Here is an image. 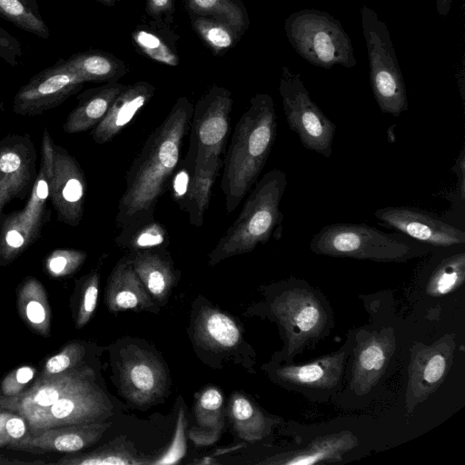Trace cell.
Returning <instances> with one entry per match:
<instances>
[{
    "instance_id": "1",
    "label": "cell",
    "mask_w": 465,
    "mask_h": 465,
    "mask_svg": "<svg viewBox=\"0 0 465 465\" xmlns=\"http://www.w3.org/2000/svg\"><path fill=\"white\" fill-rule=\"evenodd\" d=\"M193 110V105L186 96L179 97L145 140L125 176V189L115 217L120 231L154 219L156 204L179 164Z\"/></svg>"
},
{
    "instance_id": "2",
    "label": "cell",
    "mask_w": 465,
    "mask_h": 465,
    "mask_svg": "<svg viewBox=\"0 0 465 465\" xmlns=\"http://www.w3.org/2000/svg\"><path fill=\"white\" fill-rule=\"evenodd\" d=\"M232 103L230 90L213 85L193 105L188 151L182 161L191 173V181L181 208L196 227L203 225L213 184L223 163Z\"/></svg>"
},
{
    "instance_id": "3",
    "label": "cell",
    "mask_w": 465,
    "mask_h": 465,
    "mask_svg": "<svg viewBox=\"0 0 465 465\" xmlns=\"http://www.w3.org/2000/svg\"><path fill=\"white\" fill-rule=\"evenodd\" d=\"M277 135V114L268 94H257L238 120L223 158L221 189L228 213L256 183Z\"/></svg>"
},
{
    "instance_id": "4",
    "label": "cell",
    "mask_w": 465,
    "mask_h": 465,
    "mask_svg": "<svg viewBox=\"0 0 465 465\" xmlns=\"http://www.w3.org/2000/svg\"><path fill=\"white\" fill-rule=\"evenodd\" d=\"M286 185V174L279 169L267 172L256 182L238 216L211 252V265L252 252L270 240L283 219L280 203Z\"/></svg>"
},
{
    "instance_id": "5",
    "label": "cell",
    "mask_w": 465,
    "mask_h": 465,
    "mask_svg": "<svg viewBox=\"0 0 465 465\" xmlns=\"http://www.w3.org/2000/svg\"><path fill=\"white\" fill-rule=\"evenodd\" d=\"M310 249L316 254L331 257L401 262L424 256L435 247L364 223H337L314 234Z\"/></svg>"
},
{
    "instance_id": "6",
    "label": "cell",
    "mask_w": 465,
    "mask_h": 465,
    "mask_svg": "<svg viewBox=\"0 0 465 465\" xmlns=\"http://www.w3.org/2000/svg\"><path fill=\"white\" fill-rule=\"evenodd\" d=\"M286 37L295 52L312 65L330 69L357 64L349 35L341 22L327 12L302 9L284 21Z\"/></svg>"
},
{
    "instance_id": "7",
    "label": "cell",
    "mask_w": 465,
    "mask_h": 465,
    "mask_svg": "<svg viewBox=\"0 0 465 465\" xmlns=\"http://www.w3.org/2000/svg\"><path fill=\"white\" fill-rule=\"evenodd\" d=\"M54 140L44 129L40 164L36 181L23 209L4 215L0 221V264L16 259L41 236L49 221V178L52 170Z\"/></svg>"
},
{
    "instance_id": "8",
    "label": "cell",
    "mask_w": 465,
    "mask_h": 465,
    "mask_svg": "<svg viewBox=\"0 0 465 465\" xmlns=\"http://www.w3.org/2000/svg\"><path fill=\"white\" fill-rule=\"evenodd\" d=\"M360 13L375 101L381 112L398 117L408 110L409 103L389 29L371 7L362 5Z\"/></svg>"
},
{
    "instance_id": "9",
    "label": "cell",
    "mask_w": 465,
    "mask_h": 465,
    "mask_svg": "<svg viewBox=\"0 0 465 465\" xmlns=\"http://www.w3.org/2000/svg\"><path fill=\"white\" fill-rule=\"evenodd\" d=\"M279 93L289 128L307 150L329 158L336 125L312 99L300 74L282 66Z\"/></svg>"
},
{
    "instance_id": "10",
    "label": "cell",
    "mask_w": 465,
    "mask_h": 465,
    "mask_svg": "<svg viewBox=\"0 0 465 465\" xmlns=\"http://www.w3.org/2000/svg\"><path fill=\"white\" fill-rule=\"evenodd\" d=\"M272 312L284 330L289 354L299 352L326 328L324 308L305 287L293 286L282 292L272 302Z\"/></svg>"
},
{
    "instance_id": "11",
    "label": "cell",
    "mask_w": 465,
    "mask_h": 465,
    "mask_svg": "<svg viewBox=\"0 0 465 465\" xmlns=\"http://www.w3.org/2000/svg\"><path fill=\"white\" fill-rule=\"evenodd\" d=\"M85 82L60 59L35 74L14 97L12 110L23 116H35L62 104Z\"/></svg>"
},
{
    "instance_id": "12",
    "label": "cell",
    "mask_w": 465,
    "mask_h": 465,
    "mask_svg": "<svg viewBox=\"0 0 465 465\" xmlns=\"http://www.w3.org/2000/svg\"><path fill=\"white\" fill-rule=\"evenodd\" d=\"M112 415V404L95 384L74 391L51 406L22 416L30 430L102 422Z\"/></svg>"
},
{
    "instance_id": "13",
    "label": "cell",
    "mask_w": 465,
    "mask_h": 465,
    "mask_svg": "<svg viewBox=\"0 0 465 465\" xmlns=\"http://www.w3.org/2000/svg\"><path fill=\"white\" fill-rule=\"evenodd\" d=\"M36 150L31 135L8 134L0 141V221L13 200H25L36 181Z\"/></svg>"
},
{
    "instance_id": "14",
    "label": "cell",
    "mask_w": 465,
    "mask_h": 465,
    "mask_svg": "<svg viewBox=\"0 0 465 465\" xmlns=\"http://www.w3.org/2000/svg\"><path fill=\"white\" fill-rule=\"evenodd\" d=\"M86 195V179L78 161L63 146L54 144L49 200L57 219L72 227L80 224Z\"/></svg>"
},
{
    "instance_id": "15",
    "label": "cell",
    "mask_w": 465,
    "mask_h": 465,
    "mask_svg": "<svg viewBox=\"0 0 465 465\" xmlns=\"http://www.w3.org/2000/svg\"><path fill=\"white\" fill-rule=\"evenodd\" d=\"M374 215L389 228L435 248H448L465 242L462 230L416 207H382Z\"/></svg>"
},
{
    "instance_id": "16",
    "label": "cell",
    "mask_w": 465,
    "mask_h": 465,
    "mask_svg": "<svg viewBox=\"0 0 465 465\" xmlns=\"http://www.w3.org/2000/svg\"><path fill=\"white\" fill-rule=\"evenodd\" d=\"M166 372L148 351L130 345L122 351L119 381L123 394L138 406L158 400L165 391Z\"/></svg>"
},
{
    "instance_id": "17",
    "label": "cell",
    "mask_w": 465,
    "mask_h": 465,
    "mask_svg": "<svg viewBox=\"0 0 465 465\" xmlns=\"http://www.w3.org/2000/svg\"><path fill=\"white\" fill-rule=\"evenodd\" d=\"M94 372L86 366L74 367L65 371L38 378L31 388L18 394L0 396V411L6 410L20 417L45 409L61 398L94 383Z\"/></svg>"
},
{
    "instance_id": "18",
    "label": "cell",
    "mask_w": 465,
    "mask_h": 465,
    "mask_svg": "<svg viewBox=\"0 0 465 465\" xmlns=\"http://www.w3.org/2000/svg\"><path fill=\"white\" fill-rule=\"evenodd\" d=\"M453 351L454 341L450 337L411 350L407 386L410 410L425 401L443 382L451 365Z\"/></svg>"
},
{
    "instance_id": "19",
    "label": "cell",
    "mask_w": 465,
    "mask_h": 465,
    "mask_svg": "<svg viewBox=\"0 0 465 465\" xmlns=\"http://www.w3.org/2000/svg\"><path fill=\"white\" fill-rule=\"evenodd\" d=\"M110 425L92 422L30 430L27 435L11 440L7 447L34 454L76 452L98 441Z\"/></svg>"
},
{
    "instance_id": "20",
    "label": "cell",
    "mask_w": 465,
    "mask_h": 465,
    "mask_svg": "<svg viewBox=\"0 0 465 465\" xmlns=\"http://www.w3.org/2000/svg\"><path fill=\"white\" fill-rule=\"evenodd\" d=\"M395 351L391 330L367 334L354 349L351 386L357 394L368 393L384 373Z\"/></svg>"
},
{
    "instance_id": "21",
    "label": "cell",
    "mask_w": 465,
    "mask_h": 465,
    "mask_svg": "<svg viewBox=\"0 0 465 465\" xmlns=\"http://www.w3.org/2000/svg\"><path fill=\"white\" fill-rule=\"evenodd\" d=\"M154 92L155 87L145 81L124 85L104 117L92 129L93 140L98 144L110 142L151 101Z\"/></svg>"
},
{
    "instance_id": "22",
    "label": "cell",
    "mask_w": 465,
    "mask_h": 465,
    "mask_svg": "<svg viewBox=\"0 0 465 465\" xmlns=\"http://www.w3.org/2000/svg\"><path fill=\"white\" fill-rule=\"evenodd\" d=\"M345 352L340 351L303 365H285L276 371L282 381L299 388L331 390L340 381Z\"/></svg>"
},
{
    "instance_id": "23",
    "label": "cell",
    "mask_w": 465,
    "mask_h": 465,
    "mask_svg": "<svg viewBox=\"0 0 465 465\" xmlns=\"http://www.w3.org/2000/svg\"><path fill=\"white\" fill-rule=\"evenodd\" d=\"M124 87L121 83L110 82L82 93L77 96V105L64 120L63 131L74 134L93 129L104 117Z\"/></svg>"
},
{
    "instance_id": "24",
    "label": "cell",
    "mask_w": 465,
    "mask_h": 465,
    "mask_svg": "<svg viewBox=\"0 0 465 465\" xmlns=\"http://www.w3.org/2000/svg\"><path fill=\"white\" fill-rule=\"evenodd\" d=\"M106 302L114 312L142 310L153 305L149 292L128 258L119 261L112 271L106 290Z\"/></svg>"
},
{
    "instance_id": "25",
    "label": "cell",
    "mask_w": 465,
    "mask_h": 465,
    "mask_svg": "<svg viewBox=\"0 0 465 465\" xmlns=\"http://www.w3.org/2000/svg\"><path fill=\"white\" fill-rule=\"evenodd\" d=\"M131 37L135 49L146 57L168 66L179 64V36L169 25L152 19L148 23L138 25Z\"/></svg>"
},
{
    "instance_id": "26",
    "label": "cell",
    "mask_w": 465,
    "mask_h": 465,
    "mask_svg": "<svg viewBox=\"0 0 465 465\" xmlns=\"http://www.w3.org/2000/svg\"><path fill=\"white\" fill-rule=\"evenodd\" d=\"M128 259L146 291L153 298L163 301L175 281L172 260L165 250L137 252L131 253Z\"/></svg>"
},
{
    "instance_id": "27",
    "label": "cell",
    "mask_w": 465,
    "mask_h": 465,
    "mask_svg": "<svg viewBox=\"0 0 465 465\" xmlns=\"http://www.w3.org/2000/svg\"><path fill=\"white\" fill-rule=\"evenodd\" d=\"M358 445L357 437L349 430L319 437L304 449L284 454L270 463L311 465L339 461L347 451Z\"/></svg>"
},
{
    "instance_id": "28",
    "label": "cell",
    "mask_w": 465,
    "mask_h": 465,
    "mask_svg": "<svg viewBox=\"0 0 465 465\" xmlns=\"http://www.w3.org/2000/svg\"><path fill=\"white\" fill-rule=\"evenodd\" d=\"M196 340L212 350H229L241 341V331L227 314L211 307H203L194 322Z\"/></svg>"
},
{
    "instance_id": "29",
    "label": "cell",
    "mask_w": 465,
    "mask_h": 465,
    "mask_svg": "<svg viewBox=\"0 0 465 465\" xmlns=\"http://www.w3.org/2000/svg\"><path fill=\"white\" fill-rule=\"evenodd\" d=\"M64 64L85 83L118 82L128 73V66L110 53L88 50L64 59Z\"/></svg>"
},
{
    "instance_id": "30",
    "label": "cell",
    "mask_w": 465,
    "mask_h": 465,
    "mask_svg": "<svg viewBox=\"0 0 465 465\" xmlns=\"http://www.w3.org/2000/svg\"><path fill=\"white\" fill-rule=\"evenodd\" d=\"M189 14L211 17L232 26L242 36L250 26L242 0H184Z\"/></svg>"
},
{
    "instance_id": "31",
    "label": "cell",
    "mask_w": 465,
    "mask_h": 465,
    "mask_svg": "<svg viewBox=\"0 0 465 465\" xmlns=\"http://www.w3.org/2000/svg\"><path fill=\"white\" fill-rule=\"evenodd\" d=\"M229 411L234 430L240 438L255 441L269 432L268 419L243 395L232 394Z\"/></svg>"
},
{
    "instance_id": "32",
    "label": "cell",
    "mask_w": 465,
    "mask_h": 465,
    "mask_svg": "<svg viewBox=\"0 0 465 465\" xmlns=\"http://www.w3.org/2000/svg\"><path fill=\"white\" fill-rule=\"evenodd\" d=\"M115 242L119 247L134 253L165 249L170 242V236L166 227L154 218L129 230L120 231Z\"/></svg>"
},
{
    "instance_id": "33",
    "label": "cell",
    "mask_w": 465,
    "mask_h": 465,
    "mask_svg": "<svg viewBox=\"0 0 465 465\" xmlns=\"http://www.w3.org/2000/svg\"><path fill=\"white\" fill-rule=\"evenodd\" d=\"M18 303L21 314L31 326L42 334L48 333L50 308L45 289L37 280L30 278L25 282L19 292Z\"/></svg>"
},
{
    "instance_id": "34",
    "label": "cell",
    "mask_w": 465,
    "mask_h": 465,
    "mask_svg": "<svg viewBox=\"0 0 465 465\" xmlns=\"http://www.w3.org/2000/svg\"><path fill=\"white\" fill-rule=\"evenodd\" d=\"M193 30L213 54L222 55L233 47L241 35L230 25L222 21L190 14Z\"/></svg>"
},
{
    "instance_id": "35",
    "label": "cell",
    "mask_w": 465,
    "mask_h": 465,
    "mask_svg": "<svg viewBox=\"0 0 465 465\" xmlns=\"http://www.w3.org/2000/svg\"><path fill=\"white\" fill-rule=\"evenodd\" d=\"M465 278V252H460L444 258L432 272L426 291L440 297L458 289Z\"/></svg>"
},
{
    "instance_id": "36",
    "label": "cell",
    "mask_w": 465,
    "mask_h": 465,
    "mask_svg": "<svg viewBox=\"0 0 465 465\" xmlns=\"http://www.w3.org/2000/svg\"><path fill=\"white\" fill-rule=\"evenodd\" d=\"M134 453L123 444H108L93 452L66 456L53 462L59 465H135L143 464Z\"/></svg>"
},
{
    "instance_id": "37",
    "label": "cell",
    "mask_w": 465,
    "mask_h": 465,
    "mask_svg": "<svg viewBox=\"0 0 465 465\" xmlns=\"http://www.w3.org/2000/svg\"><path fill=\"white\" fill-rule=\"evenodd\" d=\"M0 16L15 25L42 38H48L50 32L39 13L25 5L21 0H0Z\"/></svg>"
},
{
    "instance_id": "38",
    "label": "cell",
    "mask_w": 465,
    "mask_h": 465,
    "mask_svg": "<svg viewBox=\"0 0 465 465\" xmlns=\"http://www.w3.org/2000/svg\"><path fill=\"white\" fill-rule=\"evenodd\" d=\"M87 253L76 249H55L45 258L46 271L55 277L75 272L85 262Z\"/></svg>"
},
{
    "instance_id": "39",
    "label": "cell",
    "mask_w": 465,
    "mask_h": 465,
    "mask_svg": "<svg viewBox=\"0 0 465 465\" xmlns=\"http://www.w3.org/2000/svg\"><path fill=\"white\" fill-rule=\"evenodd\" d=\"M223 396L215 388L203 391L195 406V416L199 425L214 429L223 427L221 422Z\"/></svg>"
},
{
    "instance_id": "40",
    "label": "cell",
    "mask_w": 465,
    "mask_h": 465,
    "mask_svg": "<svg viewBox=\"0 0 465 465\" xmlns=\"http://www.w3.org/2000/svg\"><path fill=\"white\" fill-rule=\"evenodd\" d=\"M84 348L77 342L65 346L61 352L51 357L38 378H46L75 367L83 359Z\"/></svg>"
},
{
    "instance_id": "41",
    "label": "cell",
    "mask_w": 465,
    "mask_h": 465,
    "mask_svg": "<svg viewBox=\"0 0 465 465\" xmlns=\"http://www.w3.org/2000/svg\"><path fill=\"white\" fill-rule=\"evenodd\" d=\"M186 419L183 408L178 413L175 432L172 443L166 452L157 460L152 462L157 465H168L178 463L186 454Z\"/></svg>"
},
{
    "instance_id": "42",
    "label": "cell",
    "mask_w": 465,
    "mask_h": 465,
    "mask_svg": "<svg viewBox=\"0 0 465 465\" xmlns=\"http://www.w3.org/2000/svg\"><path fill=\"white\" fill-rule=\"evenodd\" d=\"M100 276L97 272L88 275L84 282L83 301L79 309L76 327L82 328L94 313L98 298Z\"/></svg>"
},
{
    "instance_id": "43",
    "label": "cell",
    "mask_w": 465,
    "mask_h": 465,
    "mask_svg": "<svg viewBox=\"0 0 465 465\" xmlns=\"http://www.w3.org/2000/svg\"><path fill=\"white\" fill-rule=\"evenodd\" d=\"M35 370L24 366L9 373L1 383V396H13L22 391V389L34 377Z\"/></svg>"
},
{
    "instance_id": "44",
    "label": "cell",
    "mask_w": 465,
    "mask_h": 465,
    "mask_svg": "<svg viewBox=\"0 0 465 465\" xmlns=\"http://www.w3.org/2000/svg\"><path fill=\"white\" fill-rule=\"evenodd\" d=\"M145 11L153 20L170 25L175 12L174 0H146Z\"/></svg>"
},
{
    "instance_id": "45",
    "label": "cell",
    "mask_w": 465,
    "mask_h": 465,
    "mask_svg": "<svg viewBox=\"0 0 465 465\" xmlns=\"http://www.w3.org/2000/svg\"><path fill=\"white\" fill-rule=\"evenodd\" d=\"M22 54L19 42L0 27V56L11 65L17 64V57Z\"/></svg>"
},
{
    "instance_id": "46",
    "label": "cell",
    "mask_w": 465,
    "mask_h": 465,
    "mask_svg": "<svg viewBox=\"0 0 465 465\" xmlns=\"http://www.w3.org/2000/svg\"><path fill=\"white\" fill-rule=\"evenodd\" d=\"M5 430L12 440L22 438L25 432V424L24 419L14 413L7 419L5 422Z\"/></svg>"
},
{
    "instance_id": "47",
    "label": "cell",
    "mask_w": 465,
    "mask_h": 465,
    "mask_svg": "<svg viewBox=\"0 0 465 465\" xmlns=\"http://www.w3.org/2000/svg\"><path fill=\"white\" fill-rule=\"evenodd\" d=\"M464 149L462 148L460 152V154L457 158V162L455 166L452 168L453 172H456L459 181V189L461 199H464L465 193V181H464Z\"/></svg>"
},
{
    "instance_id": "48",
    "label": "cell",
    "mask_w": 465,
    "mask_h": 465,
    "mask_svg": "<svg viewBox=\"0 0 465 465\" xmlns=\"http://www.w3.org/2000/svg\"><path fill=\"white\" fill-rule=\"evenodd\" d=\"M453 0H435L436 10L441 17H445L452 6Z\"/></svg>"
},
{
    "instance_id": "49",
    "label": "cell",
    "mask_w": 465,
    "mask_h": 465,
    "mask_svg": "<svg viewBox=\"0 0 465 465\" xmlns=\"http://www.w3.org/2000/svg\"><path fill=\"white\" fill-rule=\"evenodd\" d=\"M14 412L0 411V435L9 436L5 430V422ZM10 437V436H9Z\"/></svg>"
},
{
    "instance_id": "50",
    "label": "cell",
    "mask_w": 465,
    "mask_h": 465,
    "mask_svg": "<svg viewBox=\"0 0 465 465\" xmlns=\"http://www.w3.org/2000/svg\"><path fill=\"white\" fill-rule=\"evenodd\" d=\"M25 5L38 13V6L35 0H21Z\"/></svg>"
},
{
    "instance_id": "51",
    "label": "cell",
    "mask_w": 465,
    "mask_h": 465,
    "mask_svg": "<svg viewBox=\"0 0 465 465\" xmlns=\"http://www.w3.org/2000/svg\"><path fill=\"white\" fill-rule=\"evenodd\" d=\"M11 440L12 439L9 436L0 435V446L8 444Z\"/></svg>"
},
{
    "instance_id": "52",
    "label": "cell",
    "mask_w": 465,
    "mask_h": 465,
    "mask_svg": "<svg viewBox=\"0 0 465 465\" xmlns=\"http://www.w3.org/2000/svg\"><path fill=\"white\" fill-rule=\"evenodd\" d=\"M105 5H108V6H113L117 0H96Z\"/></svg>"
}]
</instances>
